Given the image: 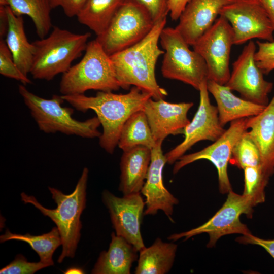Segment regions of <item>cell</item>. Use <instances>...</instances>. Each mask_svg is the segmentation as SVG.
I'll use <instances>...</instances> for the list:
<instances>
[{"label": "cell", "mask_w": 274, "mask_h": 274, "mask_svg": "<svg viewBox=\"0 0 274 274\" xmlns=\"http://www.w3.org/2000/svg\"><path fill=\"white\" fill-rule=\"evenodd\" d=\"M5 8L8 22L6 43L18 68L27 76L33 63L35 46L27 40L22 16L15 15L8 6Z\"/></svg>", "instance_id": "obj_23"}, {"label": "cell", "mask_w": 274, "mask_h": 274, "mask_svg": "<svg viewBox=\"0 0 274 274\" xmlns=\"http://www.w3.org/2000/svg\"><path fill=\"white\" fill-rule=\"evenodd\" d=\"M48 267L44 263L30 262L21 254L17 255L10 264L2 268L1 274H32L38 270Z\"/></svg>", "instance_id": "obj_33"}, {"label": "cell", "mask_w": 274, "mask_h": 274, "mask_svg": "<svg viewBox=\"0 0 274 274\" xmlns=\"http://www.w3.org/2000/svg\"><path fill=\"white\" fill-rule=\"evenodd\" d=\"M9 240H17L28 243L40 258V261L48 266L54 264L52 256L55 250L61 245V237L57 227H54L48 233L41 235L29 233L22 235L13 233L8 229L1 235V243Z\"/></svg>", "instance_id": "obj_28"}, {"label": "cell", "mask_w": 274, "mask_h": 274, "mask_svg": "<svg viewBox=\"0 0 274 274\" xmlns=\"http://www.w3.org/2000/svg\"><path fill=\"white\" fill-rule=\"evenodd\" d=\"M88 172L87 167L84 168L75 190L70 194H65L54 188H48L57 204L55 209L46 208L34 196L23 192L21 193V199L25 203L34 206L56 225L62 245V252L57 260L60 263L65 257H74L80 238L82 228L80 216L86 207Z\"/></svg>", "instance_id": "obj_3"}, {"label": "cell", "mask_w": 274, "mask_h": 274, "mask_svg": "<svg viewBox=\"0 0 274 274\" xmlns=\"http://www.w3.org/2000/svg\"><path fill=\"white\" fill-rule=\"evenodd\" d=\"M156 144L143 110L132 114L121 129L118 146L123 151L136 146L152 149Z\"/></svg>", "instance_id": "obj_27"}, {"label": "cell", "mask_w": 274, "mask_h": 274, "mask_svg": "<svg viewBox=\"0 0 274 274\" xmlns=\"http://www.w3.org/2000/svg\"><path fill=\"white\" fill-rule=\"evenodd\" d=\"M18 92L39 129L44 133L59 132L89 139L100 136L98 128L101 124L97 116L84 121L75 119L73 109L62 106L64 100L61 95L45 99L29 91L23 84L19 85Z\"/></svg>", "instance_id": "obj_6"}, {"label": "cell", "mask_w": 274, "mask_h": 274, "mask_svg": "<svg viewBox=\"0 0 274 274\" xmlns=\"http://www.w3.org/2000/svg\"><path fill=\"white\" fill-rule=\"evenodd\" d=\"M254 207L249 198L231 190L228 193L222 207L207 222L189 231L172 234L168 238L176 241L184 237L187 240L193 236L206 233L209 236L207 246L212 248L222 236L231 234H251L247 225L241 222L239 217L242 214H245L251 218Z\"/></svg>", "instance_id": "obj_9"}, {"label": "cell", "mask_w": 274, "mask_h": 274, "mask_svg": "<svg viewBox=\"0 0 274 274\" xmlns=\"http://www.w3.org/2000/svg\"><path fill=\"white\" fill-rule=\"evenodd\" d=\"M207 81L202 83L198 90L199 106L192 120L184 128V140L165 154L169 164L175 163L196 143L205 140L215 142L226 130L219 122L217 107L210 102Z\"/></svg>", "instance_id": "obj_13"}, {"label": "cell", "mask_w": 274, "mask_h": 274, "mask_svg": "<svg viewBox=\"0 0 274 274\" xmlns=\"http://www.w3.org/2000/svg\"><path fill=\"white\" fill-rule=\"evenodd\" d=\"M219 15L229 22L234 45L253 39L274 41V30L261 0H234L225 6Z\"/></svg>", "instance_id": "obj_11"}, {"label": "cell", "mask_w": 274, "mask_h": 274, "mask_svg": "<svg viewBox=\"0 0 274 274\" xmlns=\"http://www.w3.org/2000/svg\"><path fill=\"white\" fill-rule=\"evenodd\" d=\"M274 30V0H261Z\"/></svg>", "instance_id": "obj_38"}, {"label": "cell", "mask_w": 274, "mask_h": 274, "mask_svg": "<svg viewBox=\"0 0 274 274\" xmlns=\"http://www.w3.org/2000/svg\"><path fill=\"white\" fill-rule=\"evenodd\" d=\"M193 103H172L163 99L149 98L143 108L155 142H162L169 135L183 134L190 120L187 117Z\"/></svg>", "instance_id": "obj_17"}, {"label": "cell", "mask_w": 274, "mask_h": 274, "mask_svg": "<svg viewBox=\"0 0 274 274\" xmlns=\"http://www.w3.org/2000/svg\"><path fill=\"white\" fill-rule=\"evenodd\" d=\"M234 0H190L175 28L193 46L214 23L221 9Z\"/></svg>", "instance_id": "obj_18"}, {"label": "cell", "mask_w": 274, "mask_h": 274, "mask_svg": "<svg viewBox=\"0 0 274 274\" xmlns=\"http://www.w3.org/2000/svg\"><path fill=\"white\" fill-rule=\"evenodd\" d=\"M52 9L60 7L68 17L77 16L86 0H49Z\"/></svg>", "instance_id": "obj_35"}, {"label": "cell", "mask_w": 274, "mask_h": 274, "mask_svg": "<svg viewBox=\"0 0 274 274\" xmlns=\"http://www.w3.org/2000/svg\"><path fill=\"white\" fill-rule=\"evenodd\" d=\"M82 59L63 74L62 95L83 94L89 90L113 91L120 88L113 62L95 39L88 42Z\"/></svg>", "instance_id": "obj_4"}, {"label": "cell", "mask_w": 274, "mask_h": 274, "mask_svg": "<svg viewBox=\"0 0 274 274\" xmlns=\"http://www.w3.org/2000/svg\"><path fill=\"white\" fill-rule=\"evenodd\" d=\"M64 101L77 110L85 113L94 111L102 127L99 137L100 146L109 154H113L118 146L122 127L134 112L143 110L151 95L133 86L126 94H115L112 91H99L94 96L84 94L61 95Z\"/></svg>", "instance_id": "obj_1"}, {"label": "cell", "mask_w": 274, "mask_h": 274, "mask_svg": "<svg viewBox=\"0 0 274 274\" xmlns=\"http://www.w3.org/2000/svg\"><path fill=\"white\" fill-rule=\"evenodd\" d=\"M167 18L155 23L150 32L138 43L110 56L120 88L135 86L150 93L155 100L164 99L166 90L157 83L155 70L159 56L164 51L158 46Z\"/></svg>", "instance_id": "obj_2"}, {"label": "cell", "mask_w": 274, "mask_h": 274, "mask_svg": "<svg viewBox=\"0 0 274 274\" xmlns=\"http://www.w3.org/2000/svg\"><path fill=\"white\" fill-rule=\"evenodd\" d=\"M247 120V118H244L230 122L229 128L213 144L199 151L181 156L175 163L173 174L197 160H208L217 169L219 191L222 194L228 193L232 190L227 172L228 164L235 144L248 130Z\"/></svg>", "instance_id": "obj_12"}, {"label": "cell", "mask_w": 274, "mask_h": 274, "mask_svg": "<svg viewBox=\"0 0 274 274\" xmlns=\"http://www.w3.org/2000/svg\"><path fill=\"white\" fill-rule=\"evenodd\" d=\"M229 163L242 169L249 166H261L259 151L248 130L235 144Z\"/></svg>", "instance_id": "obj_29"}, {"label": "cell", "mask_w": 274, "mask_h": 274, "mask_svg": "<svg viewBox=\"0 0 274 274\" xmlns=\"http://www.w3.org/2000/svg\"><path fill=\"white\" fill-rule=\"evenodd\" d=\"M159 40L164 50L161 68L163 76L199 90L202 83L208 80V68L202 57L190 49L189 45L175 28L164 27Z\"/></svg>", "instance_id": "obj_7"}, {"label": "cell", "mask_w": 274, "mask_h": 274, "mask_svg": "<svg viewBox=\"0 0 274 274\" xmlns=\"http://www.w3.org/2000/svg\"><path fill=\"white\" fill-rule=\"evenodd\" d=\"M207 87L216 100L219 122L223 127L234 120L257 115L266 107L239 98L225 85L212 80L207 81Z\"/></svg>", "instance_id": "obj_21"}, {"label": "cell", "mask_w": 274, "mask_h": 274, "mask_svg": "<svg viewBox=\"0 0 274 274\" xmlns=\"http://www.w3.org/2000/svg\"><path fill=\"white\" fill-rule=\"evenodd\" d=\"M247 127L259 151L261 167L271 177L274 174V95L260 113L247 118Z\"/></svg>", "instance_id": "obj_19"}, {"label": "cell", "mask_w": 274, "mask_h": 274, "mask_svg": "<svg viewBox=\"0 0 274 274\" xmlns=\"http://www.w3.org/2000/svg\"><path fill=\"white\" fill-rule=\"evenodd\" d=\"M177 245L157 238L149 247L139 251L135 274H165L172 268Z\"/></svg>", "instance_id": "obj_24"}, {"label": "cell", "mask_w": 274, "mask_h": 274, "mask_svg": "<svg viewBox=\"0 0 274 274\" xmlns=\"http://www.w3.org/2000/svg\"><path fill=\"white\" fill-rule=\"evenodd\" d=\"M65 273H84L83 271L78 268H69L68 270H66V272H64Z\"/></svg>", "instance_id": "obj_39"}, {"label": "cell", "mask_w": 274, "mask_h": 274, "mask_svg": "<svg viewBox=\"0 0 274 274\" xmlns=\"http://www.w3.org/2000/svg\"><path fill=\"white\" fill-rule=\"evenodd\" d=\"M0 4L9 6L17 16H28L40 39L45 38L52 26L49 0H0Z\"/></svg>", "instance_id": "obj_26"}, {"label": "cell", "mask_w": 274, "mask_h": 274, "mask_svg": "<svg viewBox=\"0 0 274 274\" xmlns=\"http://www.w3.org/2000/svg\"><path fill=\"white\" fill-rule=\"evenodd\" d=\"M141 194L119 197L108 190L102 193L116 234L125 238L139 252L145 247L141 232L145 203Z\"/></svg>", "instance_id": "obj_15"}, {"label": "cell", "mask_w": 274, "mask_h": 274, "mask_svg": "<svg viewBox=\"0 0 274 274\" xmlns=\"http://www.w3.org/2000/svg\"><path fill=\"white\" fill-rule=\"evenodd\" d=\"M244 188L243 194L250 199L255 206L265 199V188L269 177L261 166L245 167Z\"/></svg>", "instance_id": "obj_30"}, {"label": "cell", "mask_w": 274, "mask_h": 274, "mask_svg": "<svg viewBox=\"0 0 274 274\" xmlns=\"http://www.w3.org/2000/svg\"><path fill=\"white\" fill-rule=\"evenodd\" d=\"M139 252L122 236L111 233L108 251H102L92 270L93 274H129Z\"/></svg>", "instance_id": "obj_22"}, {"label": "cell", "mask_w": 274, "mask_h": 274, "mask_svg": "<svg viewBox=\"0 0 274 274\" xmlns=\"http://www.w3.org/2000/svg\"><path fill=\"white\" fill-rule=\"evenodd\" d=\"M125 0H86L77 16L79 22L92 30L96 36L107 29L118 9Z\"/></svg>", "instance_id": "obj_25"}, {"label": "cell", "mask_w": 274, "mask_h": 274, "mask_svg": "<svg viewBox=\"0 0 274 274\" xmlns=\"http://www.w3.org/2000/svg\"><path fill=\"white\" fill-rule=\"evenodd\" d=\"M0 74L5 77L19 81L24 85L32 83L27 76L24 75L15 63L12 54L3 38L0 39Z\"/></svg>", "instance_id": "obj_31"}, {"label": "cell", "mask_w": 274, "mask_h": 274, "mask_svg": "<svg viewBox=\"0 0 274 274\" xmlns=\"http://www.w3.org/2000/svg\"><path fill=\"white\" fill-rule=\"evenodd\" d=\"M162 142H157L151 149V162L141 193L146 198L144 215H155L161 210L172 220L174 207L178 204L179 200L163 184L162 172L167 161L162 150Z\"/></svg>", "instance_id": "obj_16"}, {"label": "cell", "mask_w": 274, "mask_h": 274, "mask_svg": "<svg viewBox=\"0 0 274 274\" xmlns=\"http://www.w3.org/2000/svg\"><path fill=\"white\" fill-rule=\"evenodd\" d=\"M233 39L229 22L219 15L213 25L192 46L207 64L208 80L221 85L227 82L230 76L229 59Z\"/></svg>", "instance_id": "obj_10"}, {"label": "cell", "mask_w": 274, "mask_h": 274, "mask_svg": "<svg viewBox=\"0 0 274 274\" xmlns=\"http://www.w3.org/2000/svg\"><path fill=\"white\" fill-rule=\"evenodd\" d=\"M258 49L254 58L257 66L264 74L274 70V41L261 42L256 41Z\"/></svg>", "instance_id": "obj_32"}, {"label": "cell", "mask_w": 274, "mask_h": 274, "mask_svg": "<svg viewBox=\"0 0 274 274\" xmlns=\"http://www.w3.org/2000/svg\"><path fill=\"white\" fill-rule=\"evenodd\" d=\"M151 158V149L136 146L123 151L119 190L123 195L141 193Z\"/></svg>", "instance_id": "obj_20"}, {"label": "cell", "mask_w": 274, "mask_h": 274, "mask_svg": "<svg viewBox=\"0 0 274 274\" xmlns=\"http://www.w3.org/2000/svg\"><path fill=\"white\" fill-rule=\"evenodd\" d=\"M155 24L149 12L133 0H125L106 31L96 39L111 56L138 43Z\"/></svg>", "instance_id": "obj_8"}, {"label": "cell", "mask_w": 274, "mask_h": 274, "mask_svg": "<svg viewBox=\"0 0 274 274\" xmlns=\"http://www.w3.org/2000/svg\"><path fill=\"white\" fill-rule=\"evenodd\" d=\"M256 50L254 41H249L233 63L232 71L225 85L238 92L246 100L266 106L273 85L264 79V74L256 63Z\"/></svg>", "instance_id": "obj_14"}, {"label": "cell", "mask_w": 274, "mask_h": 274, "mask_svg": "<svg viewBox=\"0 0 274 274\" xmlns=\"http://www.w3.org/2000/svg\"><path fill=\"white\" fill-rule=\"evenodd\" d=\"M90 32L79 34L53 26L50 34L32 42L35 54L30 73L35 79L50 81L64 74L85 50Z\"/></svg>", "instance_id": "obj_5"}, {"label": "cell", "mask_w": 274, "mask_h": 274, "mask_svg": "<svg viewBox=\"0 0 274 274\" xmlns=\"http://www.w3.org/2000/svg\"><path fill=\"white\" fill-rule=\"evenodd\" d=\"M238 243L244 244H253L264 248L274 258V239H265L255 236L251 233L243 235L236 239Z\"/></svg>", "instance_id": "obj_36"}, {"label": "cell", "mask_w": 274, "mask_h": 274, "mask_svg": "<svg viewBox=\"0 0 274 274\" xmlns=\"http://www.w3.org/2000/svg\"><path fill=\"white\" fill-rule=\"evenodd\" d=\"M142 5L150 13L154 22L166 18L169 13L168 0H133Z\"/></svg>", "instance_id": "obj_34"}, {"label": "cell", "mask_w": 274, "mask_h": 274, "mask_svg": "<svg viewBox=\"0 0 274 274\" xmlns=\"http://www.w3.org/2000/svg\"><path fill=\"white\" fill-rule=\"evenodd\" d=\"M190 0H168V6L172 20H177Z\"/></svg>", "instance_id": "obj_37"}]
</instances>
